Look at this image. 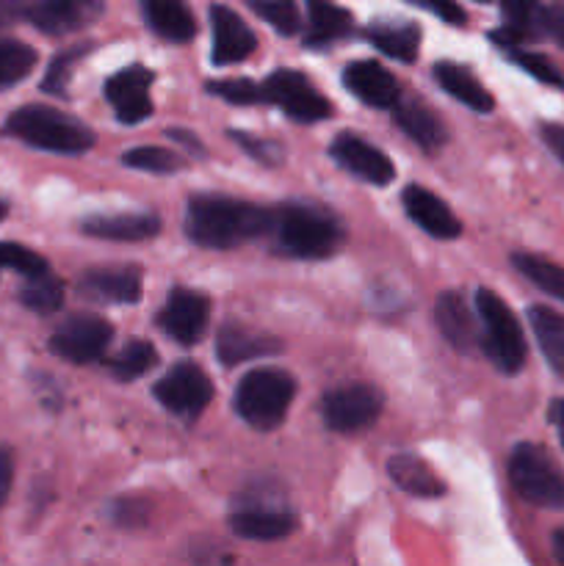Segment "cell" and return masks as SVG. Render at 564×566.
Listing matches in <instances>:
<instances>
[{
	"label": "cell",
	"instance_id": "obj_1",
	"mask_svg": "<svg viewBox=\"0 0 564 566\" xmlns=\"http://www.w3.org/2000/svg\"><path fill=\"white\" fill-rule=\"evenodd\" d=\"M274 227V213L243 199L197 193L188 199L186 235L205 249H236Z\"/></svg>",
	"mask_w": 564,
	"mask_h": 566
},
{
	"label": "cell",
	"instance_id": "obj_2",
	"mask_svg": "<svg viewBox=\"0 0 564 566\" xmlns=\"http://www.w3.org/2000/svg\"><path fill=\"white\" fill-rule=\"evenodd\" d=\"M3 133L33 149L59 155H81L94 144V133L81 119L59 108H50V105L17 108L6 119Z\"/></svg>",
	"mask_w": 564,
	"mask_h": 566
},
{
	"label": "cell",
	"instance_id": "obj_3",
	"mask_svg": "<svg viewBox=\"0 0 564 566\" xmlns=\"http://www.w3.org/2000/svg\"><path fill=\"white\" fill-rule=\"evenodd\" d=\"M271 230L276 232L282 252L304 260L330 258L346 241V232L335 216L302 202H291L276 210Z\"/></svg>",
	"mask_w": 564,
	"mask_h": 566
},
{
	"label": "cell",
	"instance_id": "obj_4",
	"mask_svg": "<svg viewBox=\"0 0 564 566\" xmlns=\"http://www.w3.org/2000/svg\"><path fill=\"white\" fill-rule=\"evenodd\" d=\"M296 396V381L276 368H254L238 381L236 412L258 431H271L285 420Z\"/></svg>",
	"mask_w": 564,
	"mask_h": 566
},
{
	"label": "cell",
	"instance_id": "obj_5",
	"mask_svg": "<svg viewBox=\"0 0 564 566\" xmlns=\"http://www.w3.org/2000/svg\"><path fill=\"white\" fill-rule=\"evenodd\" d=\"M476 313L481 318L479 343L490 363L506 376L520 374L525 363V337L509 304L498 293L481 287L476 293Z\"/></svg>",
	"mask_w": 564,
	"mask_h": 566
},
{
	"label": "cell",
	"instance_id": "obj_6",
	"mask_svg": "<svg viewBox=\"0 0 564 566\" xmlns=\"http://www.w3.org/2000/svg\"><path fill=\"white\" fill-rule=\"evenodd\" d=\"M509 479L523 501L542 509H564V473L553 464L545 448L520 442L509 459Z\"/></svg>",
	"mask_w": 564,
	"mask_h": 566
},
{
	"label": "cell",
	"instance_id": "obj_7",
	"mask_svg": "<svg viewBox=\"0 0 564 566\" xmlns=\"http://www.w3.org/2000/svg\"><path fill=\"white\" fill-rule=\"evenodd\" d=\"M263 94L269 103H274L282 114L291 119L310 125L332 116V103L310 83L307 75L296 70H276L265 77Z\"/></svg>",
	"mask_w": 564,
	"mask_h": 566
},
{
	"label": "cell",
	"instance_id": "obj_8",
	"mask_svg": "<svg viewBox=\"0 0 564 566\" xmlns=\"http://www.w3.org/2000/svg\"><path fill=\"white\" fill-rule=\"evenodd\" d=\"M111 337H114V329L108 321L97 318V315H72L53 332L50 352L72 365H88L103 359L111 346Z\"/></svg>",
	"mask_w": 564,
	"mask_h": 566
},
{
	"label": "cell",
	"instance_id": "obj_9",
	"mask_svg": "<svg viewBox=\"0 0 564 566\" xmlns=\"http://www.w3.org/2000/svg\"><path fill=\"white\" fill-rule=\"evenodd\" d=\"M153 396L177 418H197L213 398V385L197 363H177L153 387Z\"/></svg>",
	"mask_w": 564,
	"mask_h": 566
},
{
	"label": "cell",
	"instance_id": "obj_10",
	"mask_svg": "<svg viewBox=\"0 0 564 566\" xmlns=\"http://www.w3.org/2000/svg\"><path fill=\"white\" fill-rule=\"evenodd\" d=\"M324 423L341 434H354L376 423L382 412V396L368 385H346L326 392L321 401Z\"/></svg>",
	"mask_w": 564,
	"mask_h": 566
},
{
	"label": "cell",
	"instance_id": "obj_11",
	"mask_svg": "<svg viewBox=\"0 0 564 566\" xmlns=\"http://www.w3.org/2000/svg\"><path fill=\"white\" fill-rule=\"evenodd\" d=\"M210 321V302L205 293L191 287H175L166 296L164 310L158 313V326L180 346H194L202 340Z\"/></svg>",
	"mask_w": 564,
	"mask_h": 566
},
{
	"label": "cell",
	"instance_id": "obj_12",
	"mask_svg": "<svg viewBox=\"0 0 564 566\" xmlns=\"http://www.w3.org/2000/svg\"><path fill=\"white\" fill-rule=\"evenodd\" d=\"M105 0H31L28 22L48 36H66L97 22Z\"/></svg>",
	"mask_w": 564,
	"mask_h": 566
},
{
	"label": "cell",
	"instance_id": "obj_13",
	"mask_svg": "<svg viewBox=\"0 0 564 566\" xmlns=\"http://www.w3.org/2000/svg\"><path fill=\"white\" fill-rule=\"evenodd\" d=\"M330 155L335 158V164L341 169H346L357 180L370 182V186H390L393 177H396L393 160L379 147L368 144L365 138L354 136V133H341L330 144Z\"/></svg>",
	"mask_w": 564,
	"mask_h": 566
},
{
	"label": "cell",
	"instance_id": "obj_14",
	"mask_svg": "<svg viewBox=\"0 0 564 566\" xmlns=\"http://www.w3.org/2000/svg\"><path fill=\"white\" fill-rule=\"evenodd\" d=\"M153 81V72H149L147 66L136 64L116 72V75L105 83V97L114 105V114L122 125H138V122L153 116V97H149Z\"/></svg>",
	"mask_w": 564,
	"mask_h": 566
},
{
	"label": "cell",
	"instance_id": "obj_15",
	"mask_svg": "<svg viewBox=\"0 0 564 566\" xmlns=\"http://www.w3.org/2000/svg\"><path fill=\"white\" fill-rule=\"evenodd\" d=\"M210 28H213L210 61L216 66L241 64L258 48V39H254L252 28L230 6H210Z\"/></svg>",
	"mask_w": 564,
	"mask_h": 566
},
{
	"label": "cell",
	"instance_id": "obj_16",
	"mask_svg": "<svg viewBox=\"0 0 564 566\" xmlns=\"http://www.w3.org/2000/svg\"><path fill=\"white\" fill-rule=\"evenodd\" d=\"M343 83L348 92L365 105L379 111H390L401 97V86H398L396 75L379 64V61H354L343 72Z\"/></svg>",
	"mask_w": 564,
	"mask_h": 566
},
{
	"label": "cell",
	"instance_id": "obj_17",
	"mask_svg": "<svg viewBox=\"0 0 564 566\" xmlns=\"http://www.w3.org/2000/svg\"><path fill=\"white\" fill-rule=\"evenodd\" d=\"M501 11L506 22L490 33L492 42L501 48L547 36V6H542L540 0H501Z\"/></svg>",
	"mask_w": 564,
	"mask_h": 566
},
{
	"label": "cell",
	"instance_id": "obj_18",
	"mask_svg": "<svg viewBox=\"0 0 564 566\" xmlns=\"http://www.w3.org/2000/svg\"><path fill=\"white\" fill-rule=\"evenodd\" d=\"M404 210H407L409 219L420 227L424 232H429L431 238H440V241H451L459 238L462 232V221L451 213L446 202L440 197L429 191L424 186H407L401 193Z\"/></svg>",
	"mask_w": 564,
	"mask_h": 566
},
{
	"label": "cell",
	"instance_id": "obj_19",
	"mask_svg": "<svg viewBox=\"0 0 564 566\" xmlns=\"http://www.w3.org/2000/svg\"><path fill=\"white\" fill-rule=\"evenodd\" d=\"M81 296L97 304H136L142 298V271L138 269H94L77 282Z\"/></svg>",
	"mask_w": 564,
	"mask_h": 566
},
{
	"label": "cell",
	"instance_id": "obj_20",
	"mask_svg": "<svg viewBox=\"0 0 564 566\" xmlns=\"http://www.w3.org/2000/svg\"><path fill=\"white\" fill-rule=\"evenodd\" d=\"M390 111L396 125L401 127L418 147H424L426 153H435V149H440L442 144H446V125H442L440 116H437L420 97H404L401 94Z\"/></svg>",
	"mask_w": 564,
	"mask_h": 566
},
{
	"label": "cell",
	"instance_id": "obj_21",
	"mask_svg": "<svg viewBox=\"0 0 564 566\" xmlns=\"http://www.w3.org/2000/svg\"><path fill=\"white\" fill-rule=\"evenodd\" d=\"M81 230L100 241L136 243L158 235L160 219L155 213H100L88 216Z\"/></svg>",
	"mask_w": 564,
	"mask_h": 566
},
{
	"label": "cell",
	"instance_id": "obj_22",
	"mask_svg": "<svg viewBox=\"0 0 564 566\" xmlns=\"http://www.w3.org/2000/svg\"><path fill=\"white\" fill-rule=\"evenodd\" d=\"M144 22L158 33L164 42L186 44L197 36V20L186 0H138Z\"/></svg>",
	"mask_w": 564,
	"mask_h": 566
},
{
	"label": "cell",
	"instance_id": "obj_23",
	"mask_svg": "<svg viewBox=\"0 0 564 566\" xmlns=\"http://www.w3.org/2000/svg\"><path fill=\"white\" fill-rule=\"evenodd\" d=\"M282 348V343L276 337L265 335V332L247 329L241 324H224L216 337V354L224 365H238L249 363V359L269 357Z\"/></svg>",
	"mask_w": 564,
	"mask_h": 566
},
{
	"label": "cell",
	"instance_id": "obj_24",
	"mask_svg": "<svg viewBox=\"0 0 564 566\" xmlns=\"http://www.w3.org/2000/svg\"><path fill=\"white\" fill-rule=\"evenodd\" d=\"M230 528L236 531L241 539H252V542L285 539L288 534L296 531V514L285 512V509L249 506L232 514Z\"/></svg>",
	"mask_w": 564,
	"mask_h": 566
},
{
	"label": "cell",
	"instance_id": "obj_25",
	"mask_svg": "<svg viewBox=\"0 0 564 566\" xmlns=\"http://www.w3.org/2000/svg\"><path fill=\"white\" fill-rule=\"evenodd\" d=\"M435 318H437V326H440L442 337H446L457 352L468 354L470 348L479 343V329H476L473 313H470L462 293L446 291L442 296H437Z\"/></svg>",
	"mask_w": 564,
	"mask_h": 566
},
{
	"label": "cell",
	"instance_id": "obj_26",
	"mask_svg": "<svg viewBox=\"0 0 564 566\" xmlns=\"http://www.w3.org/2000/svg\"><path fill=\"white\" fill-rule=\"evenodd\" d=\"M435 77L437 83H440L442 92L451 94L453 99L464 103L468 108L479 111V114H490V111L495 108L492 94L481 86V81L468 70V66L453 64V61H440V64L435 66Z\"/></svg>",
	"mask_w": 564,
	"mask_h": 566
},
{
	"label": "cell",
	"instance_id": "obj_27",
	"mask_svg": "<svg viewBox=\"0 0 564 566\" xmlns=\"http://www.w3.org/2000/svg\"><path fill=\"white\" fill-rule=\"evenodd\" d=\"M352 14L343 6L332 0H307V36L304 42L310 48H326L332 42H341L352 33Z\"/></svg>",
	"mask_w": 564,
	"mask_h": 566
},
{
	"label": "cell",
	"instance_id": "obj_28",
	"mask_svg": "<svg viewBox=\"0 0 564 566\" xmlns=\"http://www.w3.org/2000/svg\"><path fill=\"white\" fill-rule=\"evenodd\" d=\"M368 42L390 59L412 64L420 50V28L412 22L379 20L368 25Z\"/></svg>",
	"mask_w": 564,
	"mask_h": 566
},
{
	"label": "cell",
	"instance_id": "obj_29",
	"mask_svg": "<svg viewBox=\"0 0 564 566\" xmlns=\"http://www.w3.org/2000/svg\"><path fill=\"white\" fill-rule=\"evenodd\" d=\"M387 473H390L393 484L398 490L409 492V495L418 497H437L446 492L442 481L437 479L435 470L424 462V459L412 457V453H398L387 462Z\"/></svg>",
	"mask_w": 564,
	"mask_h": 566
},
{
	"label": "cell",
	"instance_id": "obj_30",
	"mask_svg": "<svg viewBox=\"0 0 564 566\" xmlns=\"http://www.w3.org/2000/svg\"><path fill=\"white\" fill-rule=\"evenodd\" d=\"M529 324L553 374L564 379V315L551 307H531Z\"/></svg>",
	"mask_w": 564,
	"mask_h": 566
},
{
	"label": "cell",
	"instance_id": "obj_31",
	"mask_svg": "<svg viewBox=\"0 0 564 566\" xmlns=\"http://www.w3.org/2000/svg\"><path fill=\"white\" fill-rule=\"evenodd\" d=\"M155 365H158V352H155L153 343L147 340H130L108 359V370L119 381L142 379V376L147 374V370H153Z\"/></svg>",
	"mask_w": 564,
	"mask_h": 566
},
{
	"label": "cell",
	"instance_id": "obj_32",
	"mask_svg": "<svg viewBox=\"0 0 564 566\" xmlns=\"http://www.w3.org/2000/svg\"><path fill=\"white\" fill-rule=\"evenodd\" d=\"M512 265L531 282L534 287H540L547 296L564 302V269L562 265L551 263L545 258H536V254H512Z\"/></svg>",
	"mask_w": 564,
	"mask_h": 566
},
{
	"label": "cell",
	"instance_id": "obj_33",
	"mask_svg": "<svg viewBox=\"0 0 564 566\" xmlns=\"http://www.w3.org/2000/svg\"><path fill=\"white\" fill-rule=\"evenodd\" d=\"M39 55L31 44L0 36V88H11L25 81L36 66Z\"/></svg>",
	"mask_w": 564,
	"mask_h": 566
},
{
	"label": "cell",
	"instance_id": "obj_34",
	"mask_svg": "<svg viewBox=\"0 0 564 566\" xmlns=\"http://www.w3.org/2000/svg\"><path fill=\"white\" fill-rule=\"evenodd\" d=\"M20 302L25 304L28 310H33V313L50 315L55 313V310H61V304H64V285H61V280H55L50 271L28 276V282L20 291Z\"/></svg>",
	"mask_w": 564,
	"mask_h": 566
},
{
	"label": "cell",
	"instance_id": "obj_35",
	"mask_svg": "<svg viewBox=\"0 0 564 566\" xmlns=\"http://www.w3.org/2000/svg\"><path fill=\"white\" fill-rule=\"evenodd\" d=\"M249 9L263 17L282 36H293L302 28V14H299V6L293 0H249Z\"/></svg>",
	"mask_w": 564,
	"mask_h": 566
},
{
	"label": "cell",
	"instance_id": "obj_36",
	"mask_svg": "<svg viewBox=\"0 0 564 566\" xmlns=\"http://www.w3.org/2000/svg\"><path fill=\"white\" fill-rule=\"evenodd\" d=\"M122 164L136 171H149V175H171L180 169L182 160L164 147H136L122 155Z\"/></svg>",
	"mask_w": 564,
	"mask_h": 566
},
{
	"label": "cell",
	"instance_id": "obj_37",
	"mask_svg": "<svg viewBox=\"0 0 564 566\" xmlns=\"http://www.w3.org/2000/svg\"><path fill=\"white\" fill-rule=\"evenodd\" d=\"M86 53H88V44H77V48L61 50V53L50 61L48 72H44V81H42L44 92L55 94V97H64L66 86H70L72 70H75V64L81 61V55Z\"/></svg>",
	"mask_w": 564,
	"mask_h": 566
},
{
	"label": "cell",
	"instance_id": "obj_38",
	"mask_svg": "<svg viewBox=\"0 0 564 566\" xmlns=\"http://www.w3.org/2000/svg\"><path fill=\"white\" fill-rule=\"evenodd\" d=\"M0 269H11L17 271V274H22L28 280V276H36V274H44L48 269V260L42 258V254H36L33 249L22 247V243H0Z\"/></svg>",
	"mask_w": 564,
	"mask_h": 566
},
{
	"label": "cell",
	"instance_id": "obj_39",
	"mask_svg": "<svg viewBox=\"0 0 564 566\" xmlns=\"http://www.w3.org/2000/svg\"><path fill=\"white\" fill-rule=\"evenodd\" d=\"M503 50H506L509 59H512L520 70L529 72L531 77H536V81L547 83V86H553V88H564L562 72H558L556 66L545 59V55L529 53V50H523L520 44H514V48H503Z\"/></svg>",
	"mask_w": 564,
	"mask_h": 566
},
{
	"label": "cell",
	"instance_id": "obj_40",
	"mask_svg": "<svg viewBox=\"0 0 564 566\" xmlns=\"http://www.w3.org/2000/svg\"><path fill=\"white\" fill-rule=\"evenodd\" d=\"M208 92L221 97L230 105H254L265 99L263 86L252 83L249 77H232V81H210Z\"/></svg>",
	"mask_w": 564,
	"mask_h": 566
},
{
	"label": "cell",
	"instance_id": "obj_41",
	"mask_svg": "<svg viewBox=\"0 0 564 566\" xmlns=\"http://www.w3.org/2000/svg\"><path fill=\"white\" fill-rule=\"evenodd\" d=\"M407 3L440 17V20L448 22V25H464V22H468V17H464L462 6H459L457 0H407Z\"/></svg>",
	"mask_w": 564,
	"mask_h": 566
},
{
	"label": "cell",
	"instance_id": "obj_42",
	"mask_svg": "<svg viewBox=\"0 0 564 566\" xmlns=\"http://www.w3.org/2000/svg\"><path fill=\"white\" fill-rule=\"evenodd\" d=\"M232 138H236V142L241 144V147L247 149L249 155H252V158L263 160V164H269V166L280 164L282 153H280V147H276V144L263 142V138H252V136H247V133H232Z\"/></svg>",
	"mask_w": 564,
	"mask_h": 566
},
{
	"label": "cell",
	"instance_id": "obj_43",
	"mask_svg": "<svg viewBox=\"0 0 564 566\" xmlns=\"http://www.w3.org/2000/svg\"><path fill=\"white\" fill-rule=\"evenodd\" d=\"M28 9H31V0H0V31L28 20Z\"/></svg>",
	"mask_w": 564,
	"mask_h": 566
},
{
	"label": "cell",
	"instance_id": "obj_44",
	"mask_svg": "<svg viewBox=\"0 0 564 566\" xmlns=\"http://www.w3.org/2000/svg\"><path fill=\"white\" fill-rule=\"evenodd\" d=\"M540 136L545 142V147L556 155L564 164V125H556V122H547V125L540 127Z\"/></svg>",
	"mask_w": 564,
	"mask_h": 566
},
{
	"label": "cell",
	"instance_id": "obj_45",
	"mask_svg": "<svg viewBox=\"0 0 564 566\" xmlns=\"http://www.w3.org/2000/svg\"><path fill=\"white\" fill-rule=\"evenodd\" d=\"M547 36H553L564 48V0H553L547 6Z\"/></svg>",
	"mask_w": 564,
	"mask_h": 566
},
{
	"label": "cell",
	"instance_id": "obj_46",
	"mask_svg": "<svg viewBox=\"0 0 564 566\" xmlns=\"http://www.w3.org/2000/svg\"><path fill=\"white\" fill-rule=\"evenodd\" d=\"M11 479H14V462H11V451L9 448H0V506H3V501L9 497Z\"/></svg>",
	"mask_w": 564,
	"mask_h": 566
},
{
	"label": "cell",
	"instance_id": "obj_47",
	"mask_svg": "<svg viewBox=\"0 0 564 566\" xmlns=\"http://www.w3.org/2000/svg\"><path fill=\"white\" fill-rule=\"evenodd\" d=\"M547 418H551L553 429H556V434H558V442H562V448H564V398H556V401L551 403V409H547Z\"/></svg>",
	"mask_w": 564,
	"mask_h": 566
},
{
	"label": "cell",
	"instance_id": "obj_48",
	"mask_svg": "<svg viewBox=\"0 0 564 566\" xmlns=\"http://www.w3.org/2000/svg\"><path fill=\"white\" fill-rule=\"evenodd\" d=\"M169 136L175 138V142H182L186 144L191 153H202V144L197 142V136H191V133H182V130H169Z\"/></svg>",
	"mask_w": 564,
	"mask_h": 566
},
{
	"label": "cell",
	"instance_id": "obj_49",
	"mask_svg": "<svg viewBox=\"0 0 564 566\" xmlns=\"http://www.w3.org/2000/svg\"><path fill=\"white\" fill-rule=\"evenodd\" d=\"M553 553H556L558 562L564 564V531H556V534H553Z\"/></svg>",
	"mask_w": 564,
	"mask_h": 566
},
{
	"label": "cell",
	"instance_id": "obj_50",
	"mask_svg": "<svg viewBox=\"0 0 564 566\" xmlns=\"http://www.w3.org/2000/svg\"><path fill=\"white\" fill-rule=\"evenodd\" d=\"M6 213H9V208H6V205H3V202H0V221H3V219H6Z\"/></svg>",
	"mask_w": 564,
	"mask_h": 566
}]
</instances>
